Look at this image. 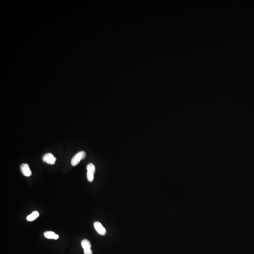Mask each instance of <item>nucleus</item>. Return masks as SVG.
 Returning a JSON list of instances; mask_svg holds the SVG:
<instances>
[{
    "label": "nucleus",
    "mask_w": 254,
    "mask_h": 254,
    "mask_svg": "<svg viewBox=\"0 0 254 254\" xmlns=\"http://www.w3.org/2000/svg\"><path fill=\"white\" fill-rule=\"evenodd\" d=\"M86 153L84 151H80L77 153L72 157L71 160V164L73 166H76L79 163L80 160L84 159L86 157Z\"/></svg>",
    "instance_id": "nucleus-1"
},
{
    "label": "nucleus",
    "mask_w": 254,
    "mask_h": 254,
    "mask_svg": "<svg viewBox=\"0 0 254 254\" xmlns=\"http://www.w3.org/2000/svg\"><path fill=\"white\" fill-rule=\"evenodd\" d=\"M42 161L43 162L48 163L49 164H54L56 162V158L52 154L47 153L42 157Z\"/></svg>",
    "instance_id": "nucleus-2"
},
{
    "label": "nucleus",
    "mask_w": 254,
    "mask_h": 254,
    "mask_svg": "<svg viewBox=\"0 0 254 254\" xmlns=\"http://www.w3.org/2000/svg\"><path fill=\"white\" fill-rule=\"evenodd\" d=\"M94 226L96 231L101 235H105L106 234V230L99 222H96L94 224Z\"/></svg>",
    "instance_id": "nucleus-3"
},
{
    "label": "nucleus",
    "mask_w": 254,
    "mask_h": 254,
    "mask_svg": "<svg viewBox=\"0 0 254 254\" xmlns=\"http://www.w3.org/2000/svg\"><path fill=\"white\" fill-rule=\"evenodd\" d=\"M20 170L23 175L26 177H30L32 173L27 164H22L20 166Z\"/></svg>",
    "instance_id": "nucleus-4"
},
{
    "label": "nucleus",
    "mask_w": 254,
    "mask_h": 254,
    "mask_svg": "<svg viewBox=\"0 0 254 254\" xmlns=\"http://www.w3.org/2000/svg\"><path fill=\"white\" fill-rule=\"evenodd\" d=\"M44 236L46 238L48 239H54V240H57L59 238V236L56 234L55 232L51 231H48L45 232L44 233Z\"/></svg>",
    "instance_id": "nucleus-5"
},
{
    "label": "nucleus",
    "mask_w": 254,
    "mask_h": 254,
    "mask_svg": "<svg viewBox=\"0 0 254 254\" xmlns=\"http://www.w3.org/2000/svg\"><path fill=\"white\" fill-rule=\"evenodd\" d=\"M39 216V213L37 211H34L30 215L27 217V220L28 221L31 222L34 220Z\"/></svg>",
    "instance_id": "nucleus-6"
},
{
    "label": "nucleus",
    "mask_w": 254,
    "mask_h": 254,
    "mask_svg": "<svg viewBox=\"0 0 254 254\" xmlns=\"http://www.w3.org/2000/svg\"><path fill=\"white\" fill-rule=\"evenodd\" d=\"M81 244H82V247L84 249V250L88 249V248H91V243L89 240H86V239L83 240H82Z\"/></svg>",
    "instance_id": "nucleus-7"
},
{
    "label": "nucleus",
    "mask_w": 254,
    "mask_h": 254,
    "mask_svg": "<svg viewBox=\"0 0 254 254\" xmlns=\"http://www.w3.org/2000/svg\"><path fill=\"white\" fill-rule=\"evenodd\" d=\"M87 169L88 172L94 174L95 172V166L93 164L90 163L87 166Z\"/></svg>",
    "instance_id": "nucleus-8"
},
{
    "label": "nucleus",
    "mask_w": 254,
    "mask_h": 254,
    "mask_svg": "<svg viewBox=\"0 0 254 254\" xmlns=\"http://www.w3.org/2000/svg\"><path fill=\"white\" fill-rule=\"evenodd\" d=\"M94 175V174L91 173L87 172V178L89 182H91L93 181Z\"/></svg>",
    "instance_id": "nucleus-9"
},
{
    "label": "nucleus",
    "mask_w": 254,
    "mask_h": 254,
    "mask_svg": "<svg viewBox=\"0 0 254 254\" xmlns=\"http://www.w3.org/2000/svg\"><path fill=\"white\" fill-rule=\"evenodd\" d=\"M84 254H92V251L91 248H88L84 250Z\"/></svg>",
    "instance_id": "nucleus-10"
}]
</instances>
